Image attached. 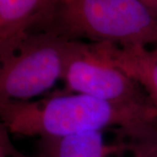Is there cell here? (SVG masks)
<instances>
[{"mask_svg": "<svg viewBox=\"0 0 157 157\" xmlns=\"http://www.w3.org/2000/svg\"><path fill=\"white\" fill-rule=\"evenodd\" d=\"M97 54L121 69L141 86L157 108V45L93 43Z\"/></svg>", "mask_w": 157, "mask_h": 157, "instance_id": "obj_5", "label": "cell"}, {"mask_svg": "<svg viewBox=\"0 0 157 157\" xmlns=\"http://www.w3.org/2000/svg\"><path fill=\"white\" fill-rule=\"evenodd\" d=\"M125 151L121 140L108 144L103 131L38 138L34 157H110Z\"/></svg>", "mask_w": 157, "mask_h": 157, "instance_id": "obj_7", "label": "cell"}, {"mask_svg": "<svg viewBox=\"0 0 157 157\" xmlns=\"http://www.w3.org/2000/svg\"><path fill=\"white\" fill-rule=\"evenodd\" d=\"M62 93H77L147 111H157L138 82L121 69L99 56L94 44L82 42L68 64Z\"/></svg>", "mask_w": 157, "mask_h": 157, "instance_id": "obj_4", "label": "cell"}, {"mask_svg": "<svg viewBox=\"0 0 157 157\" xmlns=\"http://www.w3.org/2000/svg\"><path fill=\"white\" fill-rule=\"evenodd\" d=\"M11 135L6 127L0 124V157H30L15 146Z\"/></svg>", "mask_w": 157, "mask_h": 157, "instance_id": "obj_9", "label": "cell"}, {"mask_svg": "<svg viewBox=\"0 0 157 157\" xmlns=\"http://www.w3.org/2000/svg\"><path fill=\"white\" fill-rule=\"evenodd\" d=\"M121 140L123 142L125 151L130 152L131 157H157V135Z\"/></svg>", "mask_w": 157, "mask_h": 157, "instance_id": "obj_8", "label": "cell"}, {"mask_svg": "<svg viewBox=\"0 0 157 157\" xmlns=\"http://www.w3.org/2000/svg\"><path fill=\"white\" fill-rule=\"evenodd\" d=\"M0 116L11 135L60 136L113 128L119 139L157 135V111L122 106L93 96L56 92L39 100L0 101Z\"/></svg>", "mask_w": 157, "mask_h": 157, "instance_id": "obj_1", "label": "cell"}, {"mask_svg": "<svg viewBox=\"0 0 157 157\" xmlns=\"http://www.w3.org/2000/svg\"><path fill=\"white\" fill-rule=\"evenodd\" d=\"M138 1L157 16V0H138Z\"/></svg>", "mask_w": 157, "mask_h": 157, "instance_id": "obj_10", "label": "cell"}, {"mask_svg": "<svg viewBox=\"0 0 157 157\" xmlns=\"http://www.w3.org/2000/svg\"><path fill=\"white\" fill-rule=\"evenodd\" d=\"M82 42L48 33H29L15 52L0 62V101H32L50 90L63 80Z\"/></svg>", "mask_w": 157, "mask_h": 157, "instance_id": "obj_3", "label": "cell"}, {"mask_svg": "<svg viewBox=\"0 0 157 157\" xmlns=\"http://www.w3.org/2000/svg\"><path fill=\"white\" fill-rule=\"evenodd\" d=\"M32 32L90 43L156 46L157 16L138 0H53Z\"/></svg>", "mask_w": 157, "mask_h": 157, "instance_id": "obj_2", "label": "cell"}, {"mask_svg": "<svg viewBox=\"0 0 157 157\" xmlns=\"http://www.w3.org/2000/svg\"><path fill=\"white\" fill-rule=\"evenodd\" d=\"M53 0H0V62L11 56Z\"/></svg>", "mask_w": 157, "mask_h": 157, "instance_id": "obj_6", "label": "cell"}]
</instances>
